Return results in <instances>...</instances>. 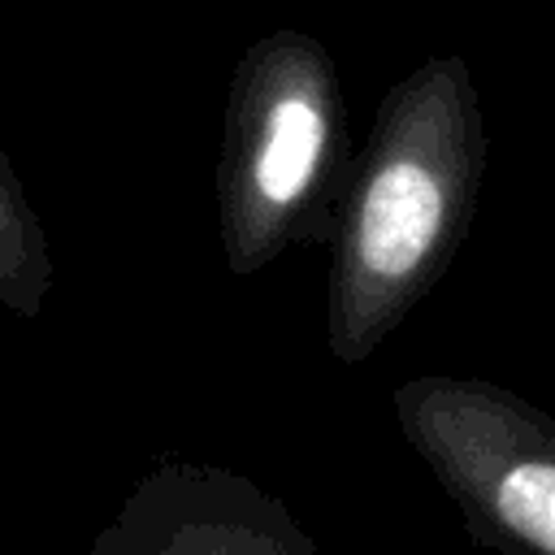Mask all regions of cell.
<instances>
[{
  "label": "cell",
  "instance_id": "cell-2",
  "mask_svg": "<svg viewBox=\"0 0 555 555\" xmlns=\"http://www.w3.org/2000/svg\"><path fill=\"white\" fill-rule=\"evenodd\" d=\"M321 143H325V117H321L317 95L308 87L273 95L269 121H264V143H260L256 169H251L264 199H273V204L295 199L321 160Z\"/></svg>",
  "mask_w": 555,
  "mask_h": 555
},
{
  "label": "cell",
  "instance_id": "cell-1",
  "mask_svg": "<svg viewBox=\"0 0 555 555\" xmlns=\"http://www.w3.org/2000/svg\"><path fill=\"white\" fill-rule=\"evenodd\" d=\"M438 225H442V186H438V178L425 165L399 156V160L382 165L373 173L369 191H364L360 256L373 273L399 278L425 256Z\"/></svg>",
  "mask_w": 555,
  "mask_h": 555
},
{
  "label": "cell",
  "instance_id": "cell-4",
  "mask_svg": "<svg viewBox=\"0 0 555 555\" xmlns=\"http://www.w3.org/2000/svg\"><path fill=\"white\" fill-rule=\"evenodd\" d=\"M499 516L555 555V464H520L499 486Z\"/></svg>",
  "mask_w": 555,
  "mask_h": 555
},
{
  "label": "cell",
  "instance_id": "cell-3",
  "mask_svg": "<svg viewBox=\"0 0 555 555\" xmlns=\"http://www.w3.org/2000/svg\"><path fill=\"white\" fill-rule=\"evenodd\" d=\"M48 291V251L26 191L0 147V304L35 317Z\"/></svg>",
  "mask_w": 555,
  "mask_h": 555
}]
</instances>
